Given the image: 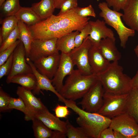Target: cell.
Listing matches in <instances>:
<instances>
[{
    "label": "cell",
    "instance_id": "60d3db41",
    "mask_svg": "<svg viewBox=\"0 0 138 138\" xmlns=\"http://www.w3.org/2000/svg\"><path fill=\"white\" fill-rule=\"evenodd\" d=\"M99 138H115L114 130L109 127L105 129L101 132Z\"/></svg>",
    "mask_w": 138,
    "mask_h": 138
},
{
    "label": "cell",
    "instance_id": "2e32d148",
    "mask_svg": "<svg viewBox=\"0 0 138 138\" xmlns=\"http://www.w3.org/2000/svg\"><path fill=\"white\" fill-rule=\"evenodd\" d=\"M16 94L24 101L28 110V121L31 120L32 115L34 112L46 107L40 98L35 97L31 90L19 86L17 87Z\"/></svg>",
    "mask_w": 138,
    "mask_h": 138
},
{
    "label": "cell",
    "instance_id": "ee69618b",
    "mask_svg": "<svg viewBox=\"0 0 138 138\" xmlns=\"http://www.w3.org/2000/svg\"><path fill=\"white\" fill-rule=\"evenodd\" d=\"M115 138H126V137L120 132L114 130Z\"/></svg>",
    "mask_w": 138,
    "mask_h": 138
},
{
    "label": "cell",
    "instance_id": "ac0fdd59",
    "mask_svg": "<svg viewBox=\"0 0 138 138\" xmlns=\"http://www.w3.org/2000/svg\"><path fill=\"white\" fill-rule=\"evenodd\" d=\"M88 60L92 73L96 75L106 70L111 63L102 55L98 47L92 45L89 51Z\"/></svg>",
    "mask_w": 138,
    "mask_h": 138
},
{
    "label": "cell",
    "instance_id": "e0dca14e",
    "mask_svg": "<svg viewBox=\"0 0 138 138\" xmlns=\"http://www.w3.org/2000/svg\"><path fill=\"white\" fill-rule=\"evenodd\" d=\"M27 62L30 66L33 73L37 79L36 87L32 90V92L35 95H39L41 90H49L54 93L57 97L59 101L63 102L65 99L60 94L53 86L51 79L40 73L35 67L33 63L27 58H26Z\"/></svg>",
    "mask_w": 138,
    "mask_h": 138
},
{
    "label": "cell",
    "instance_id": "b9f144b4",
    "mask_svg": "<svg viewBox=\"0 0 138 138\" xmlns=\"http://www.w3.org/2000/svg\"><path fill=\"white\" fill-rule=\"evenodd\" d=\"M132 88H138V70L134 76L131 79Z\"/></svg>",
    "mask_w": 138,
    "mask_h": 138
},
{
    "label": "cell",
    "instance_id": "3957f363",
    "mask_svg": "<svg viewBox=\"0 0 138 138\" xmlns=\"http://www.w3.org/2000/svg\"><path fill=\"white\" fill-rule=\"evenodd\" d=\"M105 92L116 94H128L132 88L131 77L123 72L118 61L113 62L104 72L97 75Z\"/></svg>",
    "mask_w": 138,
    "mask_h": 138
},
{
    "label": "cell",
    "instance_id": "ffe728a7",
    "mask_svg": "<svg viewBox=\"0 0 138 138\" xmlns=\"http://www.w3.org/2000/svg\"><path fill=\"white\" fill-rule=\"evenodd\" d=\"M99 48L102 55L110 62L118 61L121 57L115 44V41L107 38L101 41Z\"/></svg>",
    "mask_w": 138,
    "mask_h": 138
},
{
    "label": "cell",
    "instance_id": "d6a6232c",
    "mask_svg": "<svg viewBox=\"0 0 138 138\" xmlns=\"http://www.w3.org/2000/svg\"><path fill=\"white\" fill-rule=\"evenodd\" d=\"M91 30V26L88 22L75 36V48L78 47L81 45L84 40L90 34Z\"/></svg>",
    "mask_w": 138,
    "mask_h": 138
},
{
    "label": "cell",
    "instance_id": "bcb514c9",
    "mask_svg": "<svg viewBox=\"0 0 138 138\" xmlns=\"http://www.w3.org/2000/svg\"><path fill=\"white\" fill-rule=\"evenodd\" d=\"M6 0H0V6Z\"/></svg>",
    "mask_w": 138,
    "mask_h": 138
},
{
    "label": "cell",
    "instance_id": "4316f807",
    "mask_svg": "<svg viewBox=\"0 0 138 138\" xmlns=\"http://www.w3.org/2000/svg\"><path fill=\"white\" fill-rule=\"evenodd\" d=\"M18 26L19 32V39L23 43L25 50L26 58L28 56L31 43L33 39L28 27L25 23L19 20Z\"/></svg>",
    "mask_w": 138,
    "mask_h": 138
},
{
    "label": "cell",
    "instance_id": "4fadbf2b",
    "mask_svg": "<svg viewBox=\"0 0 138 138\" xmlns=\"http://www.w3.org/2000/svg\"><path fill=\"white\" fill-rule=\"evenodd\" d=\"M88 23L91 27V30L87 38L92 45L99 47L101 40L107 38L116 40L113 31L108 28L103 20L98 19L95 21H89Z\"/></svg>",
    "mask_w": 138,
    "mask_h": 138
},
{
    "label": "cell",
    "instance_id": "e575fe53",
    "mask_svg": "<svg viewBox=\"0 0 138 138\" xmlns=\"http://www.w3.org/2000/svg\"><path fill=\"white\" fill-rule=\"evenodd\" d=\"M21 40H18L14 43L0 52V66L4 63L13 53Z\"/></svg>",
    "mask_w": 138,
    "mask_h": 138
},
{
    "label": "cell",
    "instance_id": "7dc6e473",
    "mask_svg": "<svg viewBox=\"0 0 138 138\" xmlns=\"http://www.w3.org/2000/svg\"><path fill=\"white\" fill-rule=\"evenodd\" d=\"M134 138H138V133L135 136Z\"/></svg>",
    "mask_w": 138,
    "mask_h": 138
},
{
    "label": "cell",
    "instance_id": "ab89813d",
    "mask_svg": "<svg viewBox=\"0 0 138 138\" xmlns=\"http://www.w3.org/2000/svg\"><path fill=\"white\" fill-rule=\"evenodd\" d=\"M68 108L66 105L63 106L57 105L54 110L55 116L58 118H66L70 114Z\"/></svg>",
    "mask_w": 138,
    "mask_h": 138
},
{
    "label": "cell",
    "instance_id": "8d00e7d4",
    "mask_svg": "<svg viewBox=\"0 0 138 138\" xmlns=\"http://www.w3.org/2000/svg\"><path fill=\"white\" fill-rule=\"evenodd\" d=\"M77 7L78 0H66L62 4L57 15L62 14Z\"/></svg>",
    "mask_w": 138,
    "mask_h": 138
},
{
    "label": "cell",
    "instance_id": "7402d4cb",
    "mask_svg": "<svg viewBox=\"0 0 138 138\" xmlns=\"http://www.w3.org/2000/svg\"><path fill=\"white\" fill-rule=\"evenodd\" d=\"M31 7L42 20L53 15L55 9L53 0H41L33 3Z\"/></svg>",
    "mask_w": 138,
    "mask_h": 138
},
{
    "label": "cell",
    "instance_id": "484cf974",
    "mask_svg": "<svg viewBox=\"0 0 138 138\" xmlns=\"http://www.w3.org/2000/svg\"><path fill=\"white\" fill-rule=\"evenodd\" d=\"M11 83L19 84L25 89L32 90L36 86L37 79L33 73L24 74L13 77L10 80L9 84Z\"/></svg>",
    "mask_w": 138,
    "mask_h": 138
},
{
    "label": "cell",
    "instance_id": "d590c367",
    "mask_svg": "<svg viewBox=\"0 0 138 138\" xmlns=\"http://www.w3.org/2000/svg\"><path fill=\"white\" fill-rule=\"evenodd\" d=\"M11 97L0 87V111H8V107Z\"/></svg>",
    "mask_w": 138,
    "mask_h": 138
},
{
    "label": "cell",
    "instance_id": "5b68a950",
    "mask_svg": "<svg viewBox=\"0 0 138 138\" xmlns=\"http://www.w3.org/2000/svg\"><path fill=\"white\" fill-rule=\"evenodd\" d=\"M98 7L101 10L99 16L103 18L106 24L116 30L120 39L121 46L125 48L129 38L135 35V31L124 24L121 19L123 14L110 9L106 2L99 3Z\"/></svg>",
    "mask_w": 138,
    "mask_h": 138
},
{
    "label": "cell",
    "instance_id": "d4e9b609",
    "mask_svg": "<svg viewBox=\"0 0 138 138\" xmlns=\"http://www.w3.org/2000/svg\"><path fill=\"white\" fill-rule=\"evenodd\" d=\"M15 16L18 20L28 25H34L42 20L31 7H21Z\"/></svg>",
    "mask_w": 138,
    "mask_h": 138
},
{
    "label": "cell",
    "instance_id": "5bb4252c",
    "mask_svg": "<svg viewBox=\"0 0 138 138\" xmlns=\"http://www.w3.org/2000/svg\"><path fill=\"white\" fill-rule=\"evenodd\" d=\"M59 52L37 60L33 63L37 70L42 74L52 79L58 68L60 59Z\"/></svg>",
    "mask_w": 138,
    "mask_h": 138
},
{
    "label": "cell",
    "instance_id": "9c48e42d",
    "mask_svg": "<svg viewBox=\"0 0 138 138\" xmlns=\"http://www.w3.org/2000/svg\"><path fill=\"white\" fill-rule=\"evenodd\" d=\"M57 39H33L27 58L34 62L41 58L59 52L56 47Z\"/></svg>",
    "mask_w": 138,
    "mask_h": 138
},
{
    "label": "cell",
    "instance_id": "7a4b0ae2",
    "mask_svg": "<svg viewBox=\"0 0 138 138\" xmlns=\"http://www.w3.org/2000/svg\"><path fill=\"white\" fill-rule=\"evenodd\" d=\"M63 102L78 115L77 123L89 138H99L101 132L109 127L111 119L98 113L87 112L78 107L75 101L65 99Z\"/></svg>",
    "mask_w": 138,
    "mask_h": 138
},
{
    "label": "cell",
    "instance_id": "8fae6325",
    "mask_svg": "<svg viewBox=\"0 0 138 138\" xmlns=\"http://www.w3.org/2000/svg\"><path fill=\"white\" fill-rule=\"evenodd\" d=\"M26 55L25 48L21 41L13 53L12 67L6 79L7 84H9L10 79L16 75L33 73L30 66L26 61Z\"/></svg>",
    "mask_w": 138,
    "mask_h": 138
},
{
    "label": "cell",
    "instance_id": "277c9868",
    "mask_svg": "<svg viewBox=\"0 0 138 138\" xmlns=\"http://www.w3.org/2000/svg\"><path fill=\"white\" fill-rule=\"evenodd\" d=\"M96 74L84 75L77 69L69 75L59 91L64 98L74 101L82 98L98 80Z\"/></svg>",
    "mask_w": 138,
    "mask_h": 138
},
{
    "label": "cell",
    "instance_id": "8992f818",
    "mask_svg": "<svg viewBox=\"0 0 138 138\" xmlns=\"http://www.w3.org/2000/svg\"><path fill=\"white\" fill-rule=\"evenodd\" d=\"M128 94H116L105 92L103 105L98 113L111 119L125 112Z\"/></svg>",
    "mask_w": 138,
    "mask_h": 138
},
{
    "label": "cell",
    "instance_id": "74e56055",
    "mask_svg": "<svg viewBox=\"0 0 138 138\" xmlns=\"http://www.w3.org/2000/svg\"><path fill=\"white\" fill-rule=\"evenodd\" d=\"M13 60V53L6 61L0 66V78L8 75L12 69Z\"/></svg>",
    "mask_w": 138,
    "mask_h": 138
},
{
    "label": "cell",
    "instance_id": "83f0119b",
    "mask_svg": "<svg viewBox=\"0 0 138 138\" xmlns=\"http://www.w3.org/2000/svg\"><path fill=\"white\" fill-rule=\"evenodd\" d=\"M21 7L19 0H6L0 6L1 17L15 16Z\"/></svg>",
    "mask_w": 138,
    "mask_h": 138
},
{
    "label": "cell",
    "instance_id": "f546056e",
    "mask_svg": "<svg viewBox=\"0 0 138 138\" xmlns=\"http://www.w3.org/2000/svg\"><path fill=\"white\" fill-rule=\"evenodd\" d=\"M16 109L21 111L25 115V119L28 121L29 116L28 110L23 100L20 97L13 98L11 97L8 107V110Z\"/></svg>",
    "mask_w": 138,
    "mask_h": 138
},
{
    "label": "cell",
    "instance_id": "f6af8a7d",
    "mask_svg": "<svg viewBox=\"0 0 138 138\" xmlns=\"http://www.w3.org/2000/svg\"><path fill=\"white\" fill-rule=\"evenodd\" d=\"M134 50L138 58V45L136 46Z\"/></svg>",
    "mask_w": 138,
    "mask_h": 138
},
{
    "label": "cell",
    "instance_id": "52a82bcc",
    "mask_svg": "<svg viewBox=\"0 0 138 138\" xmlns=\"http://www.w3.org/2000/svg\"><path fill=\"white\" fill-rule=\"evenodd\" d=\"M105 92L101 83L98 80L84 95L77 104L80 105L82 109L87 112L98 113L103 105Z\"/></svg>",
    "mask_w": 138,
    "mask_h": 138
},
{
    "label": "cell",
    "instance_id": "f1b7e54d",
    "mask_svg": "<svg viewBox=\"0 0 138 138\" xmlns=\"http://www.w3.org/2000/svg\"><path fill=\"white\" fill-rule=\"evenodd\" d=\"M3 19L1 22L0 36L2 38L3 42L17 25L19 20L15 16L7 17Z\"/></svg>",
    "mask_w": 138,
    "mask_h": 138
},
{
    "label": "cell",
    "instance_id": "9a60e30c",
    "mask_svg": "<svg viewBox=\"0 0 138 138\" xmlns=\"http://www.w3.org/2000/svg\"><path fill=\"white\" fill-rule=\"evenodd\" d=\"M33 118L40 120L50 129L66 134V122L51 113L46 107L34 112L31 120Z\"/></svg>",
    "mask_w": 138,
    "mask_h": 138
},
{
    "label": "cell",
    "instance_id": "7c38bea8",
    "mask_svg": "<svg viewBox=\"0 0 138 138\" xmlns=\"http://www.w3.org/2000/svg\"><path fill=\"white\" fill-rule=\"evenodd\" d=\"M59 65L53 77L51 79L52 84L59 93L63 85L64 78L73 71L75 66L69 54L61 53Z\"/></svg>",
    "mask_w": 138,
    "mask_h": 138
},
{
    "label": "cell",
    "instance_id": "6da1fadb",
    "mask_svg": "<svg viewBox=\"0 0 138 138\" xmlns=\"http://www.w3.org/2000/svg\"><path fill=\"white\" fill-rule=\"evenodd\" d=\"M76 8L62 14L52 15L34 25H28L33 39L58 38L74 31L80 32L90 18L78 15Z\"/></svg>",
    "mask_w": 138,
    "mask_h": 138
},
{
    "label": "cell",
    "instance_id": "836d02e7",
    "mask_svg": "<svg viewBox=\"0 0 138 138\" xmlns=\"http://www.w3.org/2000/svg\"><path fill=\"white\" fill-rule=\"evenodd\" d=\"M75 12L78 15L83 18L88 16L95 18L96 16L94 9L91 4L85 7H77L75 9Z\"/></svg>",
    "mask_w": 138,
    "mask_h": 138
},
{
    "label": "cell",
    "instance_id": "603a6c76",
    "mask_svg": "<svg viewBox=\"0 0 138 138\" xmlns=\"http://www.w3.org/2000/svg\"><path fill=\"white\" fill-rule=\"evenodd\" d=\"M79 31L77 30L72 32L57 39L56 48L61 53L69 54L75 48V39Z\"/></svg>",
    "mask_w": 138,
    "mask_h": 138
},
{
    "label": "cell",
    "instance_id": "30bf717a",
    "mask_svg": "<svg viewBox=\"0 0 138 138\" xmlns=\"http://www.w3.org/2000/svg\"><path fill=\"white\" fill-rule=\"evenodd\" d=\"M91 45L90 41L87 38L80 46L75 48L69 53L74 65L84 75L92 74L88 60V52Z\"/></svg>",
    "mask_w": 138,
    "mask_h": 138
},
{
    "label": "cell",
    "instance_id": "f35d334b",
    "mask_svg": "<svg viewBox=\"0 0 138 138\" xmlns=\"http://www.w3.org/2000/svg\"><path fill=\"white\" fill-rule=\"evenodd\" d=\"M128 0H106V2L109 7H112L113 9L119 12L122 10Z\"/></svg>",
    "mask_w": 138,
    "mask_h": 138
},
{
    "label": "cell",
    "instance_id": "7bdbcfd3",
    "mask_svg": "<svg viewBox=\"0 0 138 138\" xmlns=\"http://www.w3.org/2000/svg\"><path fill=\"white\" fill-rule=\"evenodd\" d=\"M66 0H53L55 8L60 9L62 3Z\"/></svg>",
    "mask_w": 138,
    "mask_h": 138
},
{
    "label": "cell",
    "instance_id": "44dd1931",
    "mask_svg": "<svg viewBox=\"0 0 138 138\" xmlns=\"http://www.w3.org/2000/svg\"><path fill=\"white\" fill-rule=\"evenodd\" d=\"M32 128L36 138H64L66 134L58 131H53L38 119L33 118Z\"/></svg>",
    "mask_w": 138,
    "mask_h": 138
},
{
    "label": "cell",
    "instance_id": "4dcf8cb0",
    "mask_svg": "<svg viewBox=\"0 0 138 138\" xmlns=\"http://www.w3.org/2000/svg\"><path fill=\"white\" fill-rule=\"evenodd\" d=\"M66 135L68 138H89L83 129L80 127H75L67 120Z\"/></svg>",
    "mask_w": 138,
    "mask_h": 138
},
{
    "label": "cell",
    "instance_id": "1f68e13d",
    "mask_svg": "<svg viewBox=\"0 0 138 138\" xmlns=\"http://www.w3.org/2000/svg\"><path fill=\"white\" fill-rule=\"evenodd\" d=\"M19 30L17 25L0 46V52L12 45L19 39Z\"/></svg>",
    "mask_w": 138,
    "mask_h": 138
},
{
    "label": "cell",
    "instance_id": "cb8c5ba5",
    "mask_svg": "<svg viewBox=\"0 0 138 138\" xmlns=\"http://www.w3.org/2000/svg\"><path fill=\"white\" fill-rule=\"evenodd\" d=\"M125 112L133 117L138 123V88H132L128 93Z\"/></svg>",
    "mask_w": 138,
    "mask_h": 138
},
{
    "label": "cell",
    "instance_id": "d6986e66",
    "mask_svg": "<svg viewBox=\"0 0 138 138\" xmlns=\"http://www.w3.org/2000/svg\"><path fill=\"white\" fill-rule=\"evenodd\" d=\"M122 10V17L126 24L138 32V0H128Z\"/></svg>",
    "mask_w": 138,
    "mask_h": 138
},
{
    "label": "cell",
    "instance_id": "ba28073f",
    "mask_svg": "<svg viewBox=\"0 0 138 138\" xmlns=\"http://www.w3.org/2000/svg\"><path fill=\"white\" fill-rule=\"evenodd\" d=\"M109 127L126 138H134L138 133V123L131 115L124 112L111 119Z\"/></svg>",
    "mask_w": 138,
    "mask_h": 138
}]
</instances>
